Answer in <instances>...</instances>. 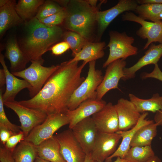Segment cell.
I'll return each mask as SVG.
<instances>
[{
	"mask_svg": "<svg viewBox=\"0 0 162 162\" xmlns=\"http://www.w3.org/2000/svg\"><path fill=\"white\" fill-rule=\"evenodd\" d=\"M78 62L70 63L68 61L61 63L37 94L29 99L18 101V103L40 111L47 116L65 113L71 96L85 79L81 76V73L87 63L83 62L78 66Z\"/></svg>",
	"mask_w": 162,
	"mask_h": 162,
	"instance_id": "6da1fadb",
	"label": "cell"
},
{
	"mask_svg": "<svg viewBox=\"0 0 162 162\" xmlns=\"http://www.w3.org/2000/svg\"><path fill=\"white\" fill-rule=\"evenodd\" d=\"M25 33L18 43L30 61L43 64V55L62 38L64 32L59 26H47L35 16L25 22Z\"/></svg>",
	"mask_w": 162,
	"mask_h": 162,
	"instance_id": "7a4b0ae2",
	"label": "cell"
},
{
	"mask_svg": "<svg viewBox=\"0 0 162 162\" xmlns=\"http://www.w3.org/2000/svg\"><path fill=\"white\" fill-rule=\"evenodd\" d=\"M64 28L81 35L88 41L96 40L95 30L98 8L92 7L87 0H69L65 8Z\"/></svg>",
	"mask_w": 162,
	"mask_h": 162,
	"instance_id": "3957f363",
	"label": "cell"
},
{
	"mask_svg": "<svg viewBox=\"0 0 162 162\" xmlns=\"http://www.w3.org/2000/svg\"><path fill=\"white\" fill-rule=\"evenodd\" d=\"M95 63L96 61L89 62L87 76L71 96L68 104V110L75 109L87 100L97 99L96 90L104 76L101 70L95 69Z\"/></svg>",
	"mask_w": 162,
	"mask_h": 162,
	"instance_id": "277c9868",
	"label": "cell"
},
{
	"mask_svg": "<svg viewBox=\"0 0 162 162\" xmlns=\"http://www.w3.org/2000/svg\"><path fill=\"white\" fill-rule=\"evenodd\" d=\"M31 62V64L27 68L20 71L11 73L15 76L22 78L29 84L30 87L28 90L31 98L38 93L48 78L59 67V64L46 67L39 62Z\"/></svg>",
	"mask_w": 162,
	"mask_h": 162,
	"instance_id": "5b68a950",
	"label": "cell"
},
{
	"mask_svg": "<svg viewBox=\"0 0 162 162\" xmlns=\"http://www.w3.org/2000/svg\"><path fill=\"white\" fill-rule=\"evenodd\" d=\"M110 41L106 47L109 48L108 57L103 65L107 67L113 61L121 59H125L128 57L138 53V48L132 45L134 39L128 36L125 32L115 31L109 32Z\"/></svg>",
	"mask_w": 162,
	"mask_h": 162,
	"instance_id": "8992f818",
	"label": "cell"
},
{
	"mask_svg": "<svg viewBox=\"0 0 162 162\" xmlns=\"http://www.w3.org/2000/svg\"><path fill=\"white\" fill-rule=\"evenodd\" d=\"M69 123V120L66 113L48 115L44 122L31 131L24 140L37 146L53 136L54 134L60 128Z\"/></svg>",
	"mask_w": 162,
	"mask_h": 162,
	"instance_id": "52a82bcc",
	"label": "cell"
},
{
	"mask_svg": "<svg viewBox=\"0 0 162 162\" xmlns=\"http://www.w3.org/2000/svg\"><path fill=\"white\" fill-rule=\"evenodd\" d=\"M4 104L18 116L21 123L20 128L25 138L34 128L44 122L47 116L44 112L26 107L15 100L4 102Z\"/></svg>",
	"mask_w": 162,
	"mask_h": 162,
	"instance_id": "ba28073f",
	"label": "cell"
},
{
	"mask_svg": "<svg viewBox=\"0 0 162 162\" xmlns=\"http://www.w3.org/2000/svg\"><path fill=\"white\" fill-rule=\"evenodd\" d=\"M122 19L123 21L134 22L141 25L136 33L142 39H147L144 50L147 49L153 42L162 43V21L159 22L148 21L130 11L123 14Z\"/></svg>",
	"mask_w": 162,
	"mask_h": 162,
	"instance_id": "9c48e42d",
	"label": "cell"
},
{
	"mask_svg": "<svg viewBox=\"0 0 162 162\" xmlns=\"http://www.w3.org/2000/svg\"><path fill=\"white\" fill-rule=\"evenodd\" d=\"M138 5L137 0H120L111 8L104 11H98L96 15V41H100L108 26L116 17L124 12L135 11Z\"/></svg>",
	"mask_w": 162,
	"mask_h": 162,
	"instance_id": "30bf717a",
	"label": "cell"
},
{
	"mask_svg": "<svg viewBox=\"0 0 162 162\" xmlns=\"http://www.w3.org/2000/svg\"><path fill=\"white\" fill-rule=\"evenodd\" d=\"M56 136L60 144L61 154L66 162H84L86 154L71 129L65 130Z\"/></svg>",
	"mask_w": 162,
	"mask_h": 162,
	"instance_id": "8fae6325",
	"label": "cell"
},
{
	"mask_svg": "<svg viewBox=\"0 0 162 162\" xmlns=\"http://www.w3.org/2000/svg\"><path fill=\"white\" fill-rule=\"evenodd\" d=\"M126 64L125 60L121 59L113 61L107 66L103 80L96 90L97 99L102 100L112 89H119L118 83L120 80L124 77V69Z\"/></svg>",
	"mask_w": 162,
	"mask_h": 162,
	"instance_id": "7c38bea8",
	"label": "cell"
},
{
	"mask_svg": "<svg viewBox=\"0 0 162 162\" xmlns=\"http://www.w3.org/2000/svg\"><path fill=\"white\" fill-rule=\"evenodd\" d=\"M121 136L117 133L98 131L91 153L92 159L97 162H103L116 150Z\"/></svg>",
	"mask_w": 162,
	"mask_h": 162,
	"instance_id": "4fadbf2b",
	"label": "cell"
},
{
	"mask_svg": "<svg viewBox=\"0 0 162 162\" xmlns=\"http://www.w3.org/2000/svg\"><path fill=\"white\" fill-rule=\"evenodd\" d=\"M71 129L86 154H91L98 132L92 117L79 122Z\"/></svg>",
	"mask_w": 162,
	"mask_h": 162,
	"instance_id": "5bb4252c",
	"label": "cell"
},
{
	"mask_svg": "<svg viewBox=\"0 0 162 162\" xmlns=\"http://www.w3.org/2000/svg\"><path fill=\"white\" fill-rule=\"evenodd\" d=\"M114 105L118 118V130H127L136 124L141 114L132 102L121 98Z\"/></svg>",
	"mask_w": 162,
	"mask_h": 162,
	"instance_id": "9a60e30c",
	"label": "cell"
},
{
	"mask_svg": "<svg viewBox=\"0 0 162 162\" xmlns=\"http://www.w3.org/2000/svg\"><path fill=\"white\" fill-rule=\"evenodd\" d=\"M98 131L114 133L118 130V120L115 105L106 104L100 110L91 117Z\"/></svg>",
	"mask_w": 162,
	"mask_h": 162,
	"instance_id": "2e32d148",
	"label": "cell"
},
{
	"mask_svg": "<svg viewBox=\"0 0 162 162\" xmlns=\"http://www.w3.org/2000/svg\"><path fill=\"white\" fill-rule=\"evenodd\" d=\"M106 104L102 99H88L82 102L75 109L68 110L66 114L69 120V128L71 129L79 122L98 112Z\"/></svg>",
	"mask_w": 162,
	"mask_h": 162,
	"instance_id": "e0dca14e",
	"label": "cell"
},
{
	"mask_svg": "<svg viewBox=\"0 0 162 162\" xmlns=\"http://www.w3.org/2000/svg\"><path fill=\"white\" fill-rule=\"evenodd\" d=\"M5 50L4 57L10 62L11 73L20 71L26 68L30 60L20 49L16 37L8 39L5 44Z\"/></svg>",
	"mask_w": 162,
	"mask_h": 162,
	"instance_id": "ac0fdd59",
	"label": "cell"
},
{
	"mask_svg": "<svg viewBox=\"0 0 162 162\" xmlns=\"http://www.w3.org/2000/svg\"><path fill=\"white\" fill-rule=\"evenodd\" d=\"M148 115L147 112L142 113L137 124L132 128L126 131L118 130L116 132L121 136L122 141L115 152L105 160L106 162H110L115 157H119L124 159L130 148L131 142L136 131L142 126L153 122V120L146 118Z\"/></svg>",
	"mask_w": 162,
	"mask_h": 162,
	"instance_id": "d6986e66",
	"label": "cell"
},
{
	"mask_svg": "<svg viewBox=\"0 0 162 162\" xmlns=\"http://www.w3.org/2000/svg\"><path fill=\"white\" fill-rule=\"evenodd\" d=\"M162 56V43L158 45L151 44L141 57L133 65L124 69V77L123 80L134 78L136 73L142 67L150 64H158Z\"/></svg>",
	"mask_w": 162,
	"mask_h": 162,
	"instance_id": "ffe728a7",
	"label": "cell"
},
{
	"mask_svg": "<svg viewBox=\"0 0 162 162\" xmlns=\"http://www.w3.org/2000/svg\"><path fill=\"white\" fill-rule=\"evenodd\" d=\"M4 56L0 52V62L4 71L6 78V89L2 94L4 102L15 100L17 94L22 90L30 87V85L26 80L17 78L10 72L6 64Z\"/></svg>",
	"mask_w": 162,
	"mask_h": 162,
	"instance_id": "44dd1931",
	"label": "cell"
},
{
	"mask_svg": "<svg viewBox=\"0 0 162 162\" xmlns=\"http://www.w3.org/2000/svg\"><path fill=\"white\" fill-rule=\"evenodd\" d=\"M16 4L15 0H8L5 5L0 7L1 38L8 30L24 22L16 11Z\"/></svg>",
	"mask_w": 162,
	"mask_h": 162,
	"instance_id": "7402d4cb",
	"label": "cell"
},
{
	"mask_svg": "<svg viewBox=\"0 0 162 162\" xmlns=\"http://www.w3.org/2000/svg\"><path fill=\"white\" fill-rule=\"evenodd\" d=\"M37 156L51 162H66L60 153L59 142L56 136L43 141L36 146Z\"/></svg>",
	"mask_w": 162,
	"mask_h": 162,
	"instance_id": "603a6c76",
	"label": "cell"
},
{
	"mask_svg": "<svg viewBox=\"0 0 162 162\" xmlns=\"http://www.w3.org/2000/svg\"><path fill=\"white\" fill-rule=\"evenodd\" d=\"M106 43L103 42L87 41L83 47L74 58L69 60L70 63L83 60L87 63L102 58L104 55V50Z\"/></svg>",
	"mask_w": 162,
	"mask_h": 162,
	"instance_id": "cb8c5ba5",
	"label": "cell"
},
{
	"mask_svg": "<svg viewBox=\"0 0 162 162\" xmlns=\"http://www.w3.org/2000/svg\"><path fill=\"white\" fill-rule=\"evenodd\" d=\"M157 124L153 122L140 128L134 136L130 146H151L152 140L157 134Z\"/></svg>",
	"mask_w": 162,
	"mask_h": 162,
	"instance_id": "d4e9b609",
	"label": "cell"
},
{
	"mask_svg": "<svg viewBox=\"0 0 162 162\" xmlns=\"http://www.w3.org/2000/svg\"><path fill=\"white\" fill-rule=\"evenodd\" d=\"M128 96L140 113L148 111L156 113L162 110V96H160L158 93L154 94L148 99H141L130 93Z\"/></svg>",
	"mask_w": 162,
	"mask_h": 162,
	"instance_id": "484cf974",
	"label": "cell"
},
{
	"mask_svg": "<svg viewBox=\"0 0 162 162\" xmlns=\"http://www.w3.org/2000/svg\"><path fill=\"white\" fill-rule=\"evenodd\" d=\"M44 2V0H19L16 4L15 9L19 16L25 22L35 16Z\"/></svg>",
	"mask_w": 162,
	"mask_h": 162,
	"instance_id": "4316f807",
	"label": "cell"
},
{
	"mask_svg": "<svg viewBox=\"0 0 162 162\" xmlns=\"http://www.w3.org/2000/svg\"><path fill=\"white\" fill-rule=\"evenodd\" d=\"M12 153L15 162H34L37 156L36 146L25 140L19 143Z\"/></svg>",
	"mask_w": 162,
	"mask_h": 162,
	"instance_id": "83f0119b",
	"label": "cell"
},
{
	"mask_svg": "<svg viewBox=\"0 0 162 162\" xmlns=\"http://www.w3.org/2000/svg\"><path fill=\"white\" fill-rule=\"evenodd\" d=\"M162 10V4H145L138 5L135 11L143 20L159 22L162 21L160 17Z\"/></svg>",
	"mask_w": 162,
	"mask_h": 162,
	"instance_id": "f1b7e54d",
	"label": "cell"
},
{
	"mask_svg": "<svg viewBox=\"0 0 162 162\" xmlns=\"http://www.w3.org/2000/svg\"><path fill=\"white\" fill-rule=\"evenodd\" d=\"M155 156L151 146L131 147L124 159L129 162H146Z\"/></svg>",
	"mask_w": 162,
	"mask_h": 162,
	"instance_id": "f546056e",
	"label": "cell"
},
{
	"mask_svg": "<svg viewBox=\"0 0 162 162\" xmlns=\"http://www.w3.org/2000/svg\"><path fill=\"white\" fill-rule=\"evenodd\" d=\"M62 38L69 45L74 57L80 51L88 41L80 34L69 30L64 32Z\"/></svg>",
	"mask_w": 162,
	"mask_h": 162,
	"instance_id": "4dcf8cb0",
	"label": "cell"
},
{
	"mask_svg": "<svg viewBox=\"0 0 162 162\" xmlns=\"http://www.w3.org/2000/svg\"><path fill=\"white\" fill-rule=\"evenodd\" d=\"M64 8L54 1L47 0L40 7L35 16L38 20L45 18L64 10Z\"/></svg>",
	"mask_w": 162,
	"mask_h": 162,
	"instance_id": "1f68e13d",
	"label": "cell"
},
{
	"mask_svg": "<svg viewBox=\"0 0 162 162\" xmlns=\"http://www.w3.org/2000/svg\"><path fill=\"white\" fill-rule=\"evenodd\" d=\"M3 90V88H0V127L7 128L16 134L21 130L20 126L12 123L6 116L2 98Z\"/></svg>",
	"mask_w": 162,
	"mask_h": 162,
	"instance_id": "d6a6232c",
	"label": "cell"
},
{
	"mask_svg": "<svg viewBox=\"0 0 162 162\" xmlns=\"http://www.w3.org/2000/svg\"><path fill=\"white\" fill-rule=\"evenodd\" d=\"M66 15L65 9L45 18L39 20L44 24L48 26H59L63 24Z\"/></svg>",
	"mask_w": 162,
	"mask_h": 162,
	"instance_id": "836d02e7",
	"label": "cell"
},
{
	"mask_svg": "<svg viewBox=\"0 0 162 162\" xmlns=\"http://www.w3.org/2000/svg\"><path fill=\"white\" fill-rule=\"evenodd\" d=\"M25 136L21 130L18 133L11 136L8 140L4 146L12 152L16 147L17 144L24 140Z\"/></svg>",
	"mask_w": 162,
	"mask_h": 162,
	"instance_id": "e575fe53",
	"label": "cell"
},
{
	"mask_svg": "<svg viewBox=\"0 0 162 162\" xmlns=\"http://www.w3.org/2000/svg\"><path fill=\"white\" fill-rule=\"evenodd\" d=\"M69 49L70 47L68 44L63 41L53 45L50 50H51L52 54L58 56L64 53Z\"/></svg>",
	"mask_w": 162,
	"mask_h": 162,
	"instance_id": "d590c367",
	"label": "cell"
},
{
	"mask_svg": "<svg viewBox=\"0 0 162 162\" xmlns=\"http://www.w3.org/2000/svg\"><path fill=\"white\" fill-rule=\"evenodd\" d=\"M148 78L155 79L162 82V72L158 64L154 65V69L151 73L145 72L142 74V79H146Z\"/></svg>",
	"mask_w": 162,
	"mask_h": 162,
	"instance_id": "8d00e7d4",
	"label": "cell"
},
{
	"mask_svg": "<svg viewBox=\"0 0 162 162\" xmlns=\"http://www.w3.org/2000/svg\"><path fill=\"white\" fill-rule=\"evenodd\" d=\"M0 162H15L13 157L12 153L4 146L0 148Z\"/></svg>",
	"mask_w": 162,
	"mask_h": 162,
	"instance_id": "74e56055",
	"label": "cell"
},
{
	"mask_svg": "<svg viewBox=\"0 0 162 162\" xmlns=\"http://www.w3.org/2000/svg\"><path fill=\"white\" fill-rule=\"evenodd\" d=\"M15 134L11 131L5 128L0 127V140L1 143L4 146L9 138Z\"/></svg>",
	"mask_w": 162,
	"mask_h": 162,
	"instance_id": "f35d334b",
	"label": "cell"
},
{
	"mask_svg": "<svg viewBox=\"0 0 162 162\" xmlns=\"http://www.w3.org/2000/svg\"><path fill=\"white\" fill-rule=\"evenodd\" d=\"M154 120L155 123L158 126L162 127V110L157 111L154 116Z\"/></svg>",
	"mask_w": 162,
	"mask_h": 162,
	"instance_id": "ab89813d",
	"label": "cell"
},
{
	"mask_svg": "<svg viewBox=\"0 0 162 162\" xmlns=\"http://www.w3.org/2000/svg\"><path fill=\"white\" fill-rule=\"evenodd\" d=\"M138 4H162V0H137Z\"/></svg>",
	"mask_w": 162,
	"mask_h": 162,
	"instance_id": "60d3db41",
	"label": "cell"
},
{
	"mask_svg": "<svg viewBox=\"0 0 162 162\" xmlns=\"http://www.w3.org/2000/svg\"><path fill=\"white\" fill-rule=\"evenodd\" d=\"M6 78L4 71L3 69H0V88H3L6 84Z\"/></svg>",
	"mask_w": 162,
	"mask_h": 162,
	"instance_id": "b9f144b4",
	"label": "cell"
},
{
	"mask_svg": "<svg viewBox=\"0 0 162 162\" xmlns=\"http://www.w3.org/2000/svg\"><path fill=\"white\" fill-rule=\"evenodd\" d=\"M88 3L92 7L97 8L98 7L97 6V4L98 2L97 0H87Z\"/></svg>",
	"mask_w": 162,
	"mask_h": 162,
	"instance_id": "7bdbcfd3",
	"label": "cell"
},
{
	"mask_svg": "<svg viewBox=\"0 0 162 162\" xmlns=\"http://www.w3.org/2000/svg\"><path fill=\"white\" fill-rule=\"evenodd\" d=\"M146 162H161V161L160 158L155 155L152 159Z\"/></svg>",
	"mask_w": 162,
	"mask_h": 162,
	"instance_id": "ee69618b",
	"label": "cell"
},
{
	"mask_svg": "<svg viewBox=\"0 0 162 162\" xmlns=\"http://www.w3.org/2000/svg\"><path fill=\"white\" fill-rule=\"evenodd\" d=\"M94 161L92 158L91 153L86 155L84 162H94Z\"/></svg>",
	"mask_w": 162,
	"mask_h": 162,
	"instance_id": "f6af8a7d",
	"label": "cell"
},
{
	"mask_svg": "<svg viewBox=\"0 0 162 162\" xmlns=\"http://www.w3.org/2000/svg\"><path fill=\"white\" fill-rule=\"evenodd\" d=\"M34 162H51L49 161L43 159L37 156Z\"/></svg>",
	"mask_w": 162,
	"mask_h": 162,
	"instance_id": "bcb514c9",
	"label": "cell"
},
{
	"mask_svg": "<svg viewBox=\"0 0 162 162\" xmlns=\"http://www.w3.org/2000/svg\"><path fill=\"white\" fill-rule=\"evenodd\" d=\"M94 162H97L94 161ZM113 162H129L124 159L122 158L119 157H117L116 160Z\"/></svg>",
	"mask_w": 162,
	"mask_h": 162,
	"instance_id": "7dc6e473",
	"label": "cell"
},
{
	"mask_svg": "<svg viewBox=\"0 0 162 162\" xmlns=\"http://www.w3.org/2000/svg\"><path fill=\"white\" fill-rule=\"evenodd\" d=\"M8 0H0V7H1L5 5L7 2Z\"/></svg>",
	"mask_w": 162,
	"mask_h": 162,
	"instance_id": "c3c4849f",
	"label": "cell"
},
{
	"mask_svg": "<svg viewBox=\"0 0 162 162\" xmlns=\"http://www.w3.org/2000/svg\"><path fill=\"white\" fill-rule=\"evenodd\" d=\"M160 20L162 21V10L160 14Z\"/></svg>",
	"mask_w": 162,
	"mask_h": 162,
	"instance_id": "681fc988",
	"label": "cell"
}]
</instances>
